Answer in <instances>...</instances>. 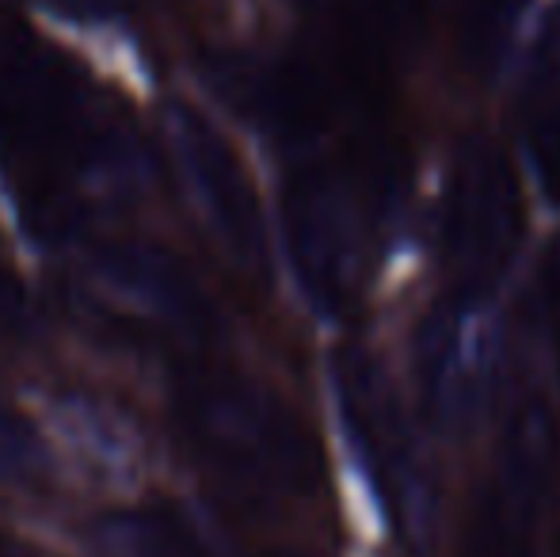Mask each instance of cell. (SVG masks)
<instances>
[{
	"label": "cell",
	"instance_id": "cell-15",
	"mask_svg": "<svg viewBox=\"0 0 560 557\" xmlns=\"http://www.w3.org/2000/svg\"><path fill=\"white\" fill-rule=\"evenodd\" d=\"M38 4L50 8L54 15H66V20L104 23V20H118L130 8V0H38Z\"/></svg>",
	"mask_w": 560,
	"mask_h": 557
},
{
	"label": "cell",
	"instance_id": "cell-1",
	"mask_svg": "<svg viewBox=\"0 0 560 557\" xmlns=\"http://www.w3.org/2000/svg\"><path fill=\"white\" fill-rule=\"evenodd\" d=\"M179 417L191 443L229 481L259 492H313L320 451L305 423L241 374L187 371Z\"/></svg>",
	"mask_w": 560,
	"mask_h": 557
},
{
	"label": "cell",
	"instance_id": "cell-12",
	"mask_svg": "<svg viewBox=\"0 0 560 557\" xmlns=\"http://www.w3.org/2000/svg\"><path fill=\"white\" fill-rule=\"evenodd\" d=\"M43 466V443L35 428L0 402V481H27Z\"/></svg>",
	"mask_w": 560,
	"mask_h": 557
},
{
	"label": "cell",
	"instance_id": "cell-11",
	"mask_svg": "<svg viewBox=\"0 0 560 557\" xmlns=\"http://www.w3.org/2000/svg\"><path fill=\"white\" fill-rule=\"evenodd\" d=\"M523 0H465L462 8V46L469 66L488 69L503 46V35L515 23Z\"/></svg>",
	"mask_w": 560,
	"mask_h": 557
},
{
	"label": "cell",
	"instance_id": "cell-9",
	"mask_svg": "<svg viewBox=\"0 0 560 557\" xmlns=\"http://www.w3.org/2000/svg\"><path fill=\"white\" fill-rule=\"evenodd\" d=\"M534 508L511 500L492 481L472 500L469 527H465L462 557H534V527H538Z\"/></svg>",
	"mask_w": 560,
	"mask_h": 557
},
{
	"label": "cell",
	"instance_id": "cell-5",
	"mask_svg": "<svg viewBox=\"0 0 560 557\" xmlns=\"http://www.w3.org/2000/svg\"><path fill=\"white\" fill-rule=\"evenodd\" d=\"M287 237L302 287L325 310H339L351 298L359 276L354 218L343 192L320 172H305L287 192Z\"/></svg>",
	"mask_w": 560,
	"mask_h": 557
},
{
	"label": "cell",
	"instance_id": "cell-3",
	"mask_svg": "<svg viewBox=\"0 0 560 557\" xmlns=\"http://www.w3.org/2000/svg\"><path fill=\"white\" fill-rule=\"evenodd\" d=\"M523 225V199L508 153L488 138H469L446 184L443 253L457 305L480 298L508 264Z\"/></svg>",
	"mask_w": 560,
	"mask_h": 557
},
{
	"label": "cell",
	"instance_id": "cell-14",
	"mask_svg": "<svg viewBox=\"0 0 560 557\" xmlns=\"http://www.w3.org/2000/svg\"><path fill=\"white\" fill-rule=\"evenodd\" d=\"M560 84V8L549 15V27L541 35V46H534V73H530V92H557Z\"/></svg>",
	"mask_w": 560,
	"mask_h": 557
},
{
	"label": "cell",
	"instance_id": "cell-4",
	"mask_svg": "<svg viewBox=\"0 0 560 557\" xmlns=\"http://www.w3.org/2000/svg\"><path fill=\"white\" fill-rule=\"evenodd\" d=\"M164 130H168V146L176 153L179 169L187 176L195 202L202 207L207 222L222 237V245L233 253L236 264L248 271L267 264V230L264 214H259L256 192L248 184V172L236 161V153L225 146L210 123H202L195 112L172 104L164 115Z\"/></svg>",
	"mask_w": 560,
	"mask_h": 557
},
{
	"label": "cell",
	"instance_id": "cell-7",
	"mask_svg": "<svg viewBox=\"0 0 560 557\" xmlns=\"http://www.w3.org/2000/svg\"><path fill=\"white\" fill-rule=\"evenodd\" d=\"M420 374L423 394L443 428H469L485 402V363L462 344V325L450 310L428 317L420 333Z\"/></svg>",
	"mask_w": 560,
	"mask_h": 557
},
{
	"label": "cell",
	"instance_id": "cell-16",
	"mask_svg": "<svg viewBox=\"0 0 560 557\" xmlns=\"http://www.w3.org/2000/svg\"><path fill=\"white\" fill-rule=\"evenodd\" d=\"M0 557H27V554H23L20 546L8 543V538H0Z\"/></svg>",
	"mask_w": 560,
	"mask_h": 557
},
{
	"label": "cell",
	"instance_id": "cell-8",
	"mask_svg": "<svg viewBox=\"0 0 560 557\" xmlns=\"http://www.w3.org/2000/svg\"><path fill=\"white\" fill-rule=\"evenodd\" d=\"M557 474V420L541 397H518L503 428L492 485L511 500L541 512Z\"/></svg>",
	"mask_w": 560,
	"mask_h": 557
},
{
	"label": "cell",
	"instance_id": "cell-18",
	"mask_svg": "<svg viewBox=\"0 0 560 557\" xmlns=\"http://www.w3.org/2000/svg\"><path fill=\"white\" fill-rule=\"evenodd\" d=\"M557 276H560V245H557Z\"/></svg>",
	"mask_w": 560,
	"mask_h": 557
},
{
	"label": "cell",
	"instance_id": "cell-17",
	"mask_svg": "<svg viewBox=\"0 0 560 557\" xmlns=\"http://www.w3.org/2000/svg\"><path fill=\"white\" fill-rule=\"evenodd\" d=\"M271 557H305V554H290V550H282V554H271Z\"/></svg>",
	"mask_w": 560,
	"mask_h": 557
},
{
	"label": "cell",
	"instance_id": "cell-10",
	"mask_svg": "<svg viewBox=\"0 0 560 557\" xmlns=\"http://www.w3.org/2000/svg\"><path fill=\"white\" fill-rule=\"evenodd\" d=\"M107 538L133 557H210L191 523L172 512H126L107 523Z\"/></svg>",
	"mask_w": 560,
	"mask_h": 557
},
{
	"label": "cell",
	"instance_id": "cell-6",
	"mask_svg": "<svg viewBox=\"0 0 560 557\" xmlns=\"http://www.w3.org/2000/svg\"><path fill=\"white\" fill-rule=\"evenodd\" d=\"M92 268L115 298L130 302L133 310L153 313L156 321H168L179 333L210 336V328H214V310H210L207 294L164 253L133 245L104 248L92 260Z\"/></svg>",
	"mask_w": 560,
	"mask_h": 557
},
{
	"label": "cell",
	"instance_id": "cell-13",
	"mask_svg": "<svg viewBox=\"0 0 560 557\" xmlns=\"http://www.w3.org/2000/svg\"><path fill=\"white\" fill-rule=\"evenodd\" d=\"M526 138H530V156L541 187H546L549 199L560 202V115L541 107L530 119V135Z\"/></svg>",
	"mask_w": 560,
	"mask_h": 557
},
{
	"label": "cell",
	"instance_id": "cell-2",
	"mask_svg": "<svg viewBox=\"0 0 560 557\" xmlns=\"http://www.w3.org/2000/svg\"><path fill=\"white\" fill-rule=\"evenodd\" d=\"M339 405L393 535L412 554H428L439 538L435 474L408 428L397 394L366 356H347L339 363Z\"/></svg>",
	"mask_w": 560,
	"mask_h": 557
}]
</instances>
